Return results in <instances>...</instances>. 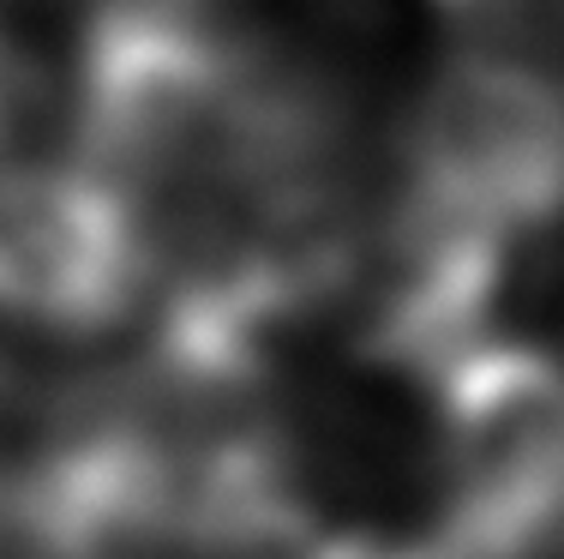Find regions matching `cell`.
Segmentation results:
<instances>
[{"mask_svg": "<svg viewBox=\"0 0 564 559\" xmlns=\"http://www.w3.org/2000/svg\"><path fill=\"white\" fill-rule=\"evenodd\" d=\"M445 559L564 553V362L492 337L433 385V529Z\"/></svg>", "mask_w": 564, "mask_h": 559, "instance_id": "obj_1", "label": "cell"}, {"mask_svg": "<svg viewBox=\"0 0 564 559\" xmlns=\"http://www.w3.org/2000/svg\"><path fill=\"white\" fill-rule=\"evenodd\" d=\"M397 198L522 247L564 223V78L522 55H456L397 132Z\"/></svg>", "mask_w": 564, "mask_h": 559, "instance_id": "obj_2", "label": "cell"}, {"mask_svg": "<svg viewBox=\"0 0 564 559\" xmlns=\"http://www.w3.org/2000/svg\"><path fill=\"white\" fill-rule=\"evenodd\" d=\"M151 211L90 163L0 169V319L48 337H102L156 283Z\"/></svg>", "mask_w": 564, "mask_h": 559, "instance_id": "obj_3", "label": "cell"}, {"mask_svg": "<svg viewBox=\"0 0 564 559\" xmlns=\"http://www.w3.org/2000/svg\"><path fill=\"white\" fill-rule=\"evenodd\" d=\"M306 559H445L433 536H414V541H397V536H379V529H343V536H318Z\"/></svg>", "mask_w": 564, "mask_h": 559, "instance_id": "obj_4", "label": "cell"}, {"mask_svg": "<svg viewBox=\"0 0 564 559\" xmlns=\"http://www.w3.org/2000/svg\"><path fill=\"white\" fill-rule=\"evenodd\" d=\"M24 115H31V61H24L19 36L0 24V151L12 144Z\"/></svg>", "mask_w": 564, "mask_h": 559, "instance_id": "obj_5", "label": "cell"}, {"mask_svg": "<svg viewBox=\"0 0 564 559\" xmlns=\"http://www.w3.org/2000/svg\"><path fill=\"white\" fill-rule=\"evenodd\" d=\"M97 7H156V12H198L205 19L210 0H97Z\"/></svg>", "mask_w": 564, "mask_h": 559, "instance_id": "obj_6", "label": "cell"}]
</instances>
